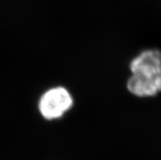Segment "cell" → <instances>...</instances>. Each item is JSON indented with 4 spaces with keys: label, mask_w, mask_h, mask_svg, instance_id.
Here are the masks:
<instances>
[{
    "label": "cell",
    "mask_w": 161,
    "mask_h": 160,
    "mask_svg": "<svg viewBox=\"0 0 161 160\" xmlns=\"http://www.w3.org/2000/svg\"><path fill=\"white\" fill-rule=\"evenodd\" d=\"M132 76L127 87L133 95L150 97L161 92V51L148 49L130 63Z\"/></svg>",
    "instance_id": "6da1fadb"
},
{
    "label": "cell",
    "mask_w": 161,
    "mask_h": 160,
    "mask_svg": "<svg viewBox=\"0 0 161 160\" xmlns=\"http://www.w3.org/2000/svg\"><path fill=\"white\" fill-rule=\"evenodd\" d=\"M73 99L63 87H55L46 91L39 101L41 114L47 119H54L63 115L72 106Z\"/></svg>",
    "instance_id": "7a4b0ae2"
}]
</instances>
